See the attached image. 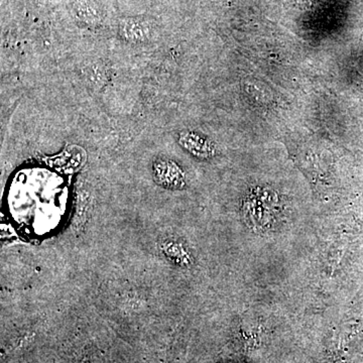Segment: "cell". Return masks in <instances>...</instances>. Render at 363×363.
I'll list each match as a JSON object with an SVG mask.
<instances>
[{
  "label": "cell",
  "mask_w": 363,
  "mask_h": 363,
  "mask_svg": "<svg viewBox=\"0 0 363 363\" xmlns=\"http://www.w3.org/2000/svg\"><path fill=\"white\" fill-rule=\"evenodd\" d=\"M121 33L128 42L143 43L149 40L152 35V28L150 23L142 20H124L121 25Z\"/></svg>",
  "instance_id": "cell-1"
},
{
  "label": "cell",
  "mask_w": 363,
  "mask_h": 363,
  "mask_svg": "<svg viewBox=\"0 0 363 363\" xmlns=\"http://www.w3.org/2000/svg\"><path fill=\"white\" fill-rule=\"evenodd\" d=\"M74 13L79 21L90 26L98 25L104 18L101 7L94 0H77L74 4Z\"/></svg>",
  "instance_id": "cell-2"
}]
</instances>
